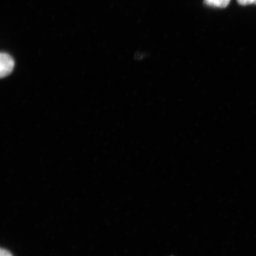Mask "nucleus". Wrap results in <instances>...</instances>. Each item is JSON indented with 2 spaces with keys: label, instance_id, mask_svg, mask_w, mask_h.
I'll return each mask as SVG.
<instances>
[{
  "label": "nucleus",
  "instance_id": "f03ea898",
  "mask_svg": "<svg viewBox=\"0 0 256 256\" xmlns=\"http://www.w3.org/2000/svg\"><path fill=\"white\" fill-rule=\"evenodd\" d=\"M231 0H204L206 4L214 7L225 8L228 6Z\"/></svg>",
  "mask_w": 256,
  "mask_h": 256
},
{
  "label": "nucleus",
  "instance_id": "7ed1b4c3",
  "mask_svg": "<svg viewBox=\"0 0 256 256\" xmlns=\"http://www.w3.org/2000/svg\"><path fill=\"white\" fill-rule=\"evenodd\" d=\"M238 2L240 4L246 6L254 3L255 0H238Z\"/></svg>",
  "mask_w": 256,
  "mask_h": 256
},
{
  "label": "nucleus",
  "instance_id": "39448f33",
  "mask_svg": "<svg viewBox=\"0 0 256 256\" xmlns=\"http://www.w3.org/2000/svg\"><path fill=\"white\" fill-rule=\"evenodd\" d=\"M254 4H256V0H255Z\"/></svg>",
  "mask_w": 256,
  "mask_h": 256
},
{
  "label": "nucleus",
  "instance_id": "20e7f679",
  "mask_svg": "<svg viewBox=\"0 0 256 256\" xmlns=\"http://www.w3.org/2000/svg\"><path fill=\"white\" fill-rule=\"evenodd\" d=\"M0 256H12V254L5 249H2L0 252Z\"/></svg>",
  "mask_w": 256,
  "mask_h": 256
},
{
  "label": "nucleus",
  "instance_id": "f257e3e1",
  "mask_svg": "<svg viewBox=\"0 0 256 256\" xmlns=\"http://www.w3.org/2000/svg\"><path fill=\"white\" fill-rule=\"evenodd\" d=\"M14 60L9 54L5 52L0 55V76L1 78L10 74L14 67Z\"/></svg>",
  "mask_w": 256,
  "mask_h": 256
}]
</instances>
